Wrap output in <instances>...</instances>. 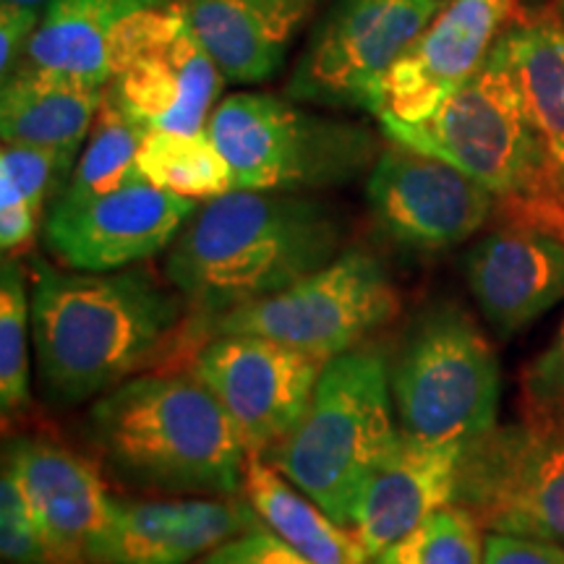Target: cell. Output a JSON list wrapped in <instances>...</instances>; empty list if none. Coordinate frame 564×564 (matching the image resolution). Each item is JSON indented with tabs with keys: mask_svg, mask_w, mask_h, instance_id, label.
I'll return each mask as SVG.
<instances>
[{
	"mask_svg": "<svg viewBox=\"0 0 564 564\" xmlns=\"http://www.w3.org/2000/svg\"><path fill=\"white\" fill-rule=\"evenodd\" d=\"M343 220L299 192L232 188L207 199L173 241L167 280L202 322L262 301L340 257Z\"/></svg>",
	"mask_w": 564,
	"mask_h": 564,
	"instance_id": "1",
	"label": "cell"
},
{
	"mask_svg": "<svg viewBox=\"0 0 564 564\" xmlns=\"http://www.w3.org/2000/svg\"><path fill=\"white\" fill-rule=\"evenodd\" d=\"M186 303L150 270L58 272L37 264L32 333L45 392L58 403L110 392L178 340Z\"/></svg>",
	"mask_w": 564,
	"mask_h": 564,
	"instance_id": "2",
	"label": "cell"
},
{
	"mask_svg": "<svg viewBox=\"0 0 564 564\" xmlns=\"http://www.w3.org/2000/svg\"><path fill=\"white\" fill-rule=\"evenodd\" d=\"M89 436L121 481L178 497H238L246 447L220 400L188 373H141L105 392Z\"/></svg>",
	"mask_w": 564,
	"mask_h": 564,
	"instance_id": "3",
	"label": "cell"
},
{
	"mask_svg": "<svg viewBox=\"0 0 564 564\" xmlns=\"http://www.w3.org/2000/svg\"><path fill=\"white\" fill-rule=\"evenodd\" d=\"M392 141L460 167L507 204L510 220L546 228L562 212L552 175L528 110L507 34L489 58L419 123L379 118Z\"/></svg>",
	"mask_w": 564,
	"mask_h": 564,
	"instance_id": "4",
	"label": "cell"
},
{
	"mask_svg": "<svg viewBox=\"0 0 564 564\" xmlns=\"http://www.w3.org/2000/svg\"><path fill=\"white\" fill-rule=\"evenodd\" d=\"M398 436L390 364L373 345H356L324 364L293 432L262 457L329 518L352 528L366 484Z\"/></svg>",
	"mask_w": 564,
	"mask_h": 564,
	"instance_id": "5",
	"label": "cell"
},
{
	"mask_svg": "<svg viewBox=\"0 0 564 564\" xmlns=\"http://www.w3.org/2000/svg\"><path fill=\"white\" fill-rule=\"evenodd\" d=\"M390 387L398 426L419 440L468 449L497 426V352L457 303H434L415 316L390 366Z\"/></svg>",
	"mask_w": 564,
	"mask_h": 564,
	"instance_id": "6",
	"label": "cell"
},
{
	"mask_svg": "<svg viewBox=\"0 0 564 564\" xmlns=\"http://www.w3.org/2000/svg\"><path fill=\"white\" fill-rule=\"evenodd\" d=\"M207 131L228 160L236 188L301 194L340 186L371 171L379 158L369 129L303 110L270 91L228 95L212 110Z\"/></svg>",
	"mask_w": 564,
	"mask_h": 564,
	"instance_id": "7",
	"label": "cell"
},
{
	"mask_svg": "<svg viewBox=\"0 0 564 564\" xmlns=\"http://www.w3.org/2000/svg\"><path fill=\"white\" fill-rule=\"evenodd\" d=\"M400 312V295L377 257L345 249L340 257L285 291L204 322L207 337L257 335L329 358L356 348Z\"/></svg>",
	"mask_w": 564,
	"mask_h": 564,
	"instance_id": "8",
	"label": "cell"
},
{
	"mask_svg": "<svg viewBox=\"0 0 564 564\" xmlns=\"http://www.w3.org/2000/svg\"><path fill=\"white\" fill-rule=\"evenodd\" d=\"M442 6V0H333L295 63L285 95L379 118L387 76Z\"/></svg>",
	"mask_w": 564,
	"mask_h": 564,
	"instance_id": "9",
	"label": "cell"
},
{
	"mask_svg": "<svg viewBox=\"0 0 564 564\" xmlns=\"http://www.w3.org/2000/svg\"><path fill=\"white\" fill-rule=\"evenodd\" d=\"M225 82L183 0L137 13L112 37L108 91L144 131H204Z\"/></svg>",
	"mask_w": 564,
	"mask_h": 564,
	"instance_id": "10",
	"label": "cell"
},
{
	"mask_svg": "<svg viewBox=\"0 0 564 564\" xmlns=\"http://www.w3.org/2000/svg\"><path fill=\"white\" fill-rule=\"evenodd\" d=\"M457 505L491 533L564 546V426L523 415L465 449Z\"/></svg>",
	"mask_w": 564,
	"mask_h": 564,
	"instance_id": "11",
	"label": "cell"
},
{
	"mask_svg": "<svg viewBox=\"0 0 564 564\" xmlns=\"http://www.w3.org/2000/svg\"><path fill=\"white\" fill-rule=\"evenodd\" d=\"M322 358L257 335H215L194 352L192 371L220 400L249 453L264 455L306 411Z\"/></svg>",
	"mask_w": 564,
	"mask_h": 564,
	"instance_id": "12",
	"label": "cell"
},
{
	"mask_svg": "<svg viewBox=\"0 0 564 564\" xmlns=\"http://www.w3.org/2000/svg\"><path fill=\"white\" fill-rule=\"evenodd\" d=\"M366 199L394 241L440 251L476 236L489 223L497 196L460 167L392 141L373 162Z\"/></svg>",
	"mask_w": 564,
	"mask_h": 564,
	"instance_id": "13",
	"label": "cell"
},
{
	"mask_svg": "<svg viewBox=\"0 0 564 564\" xmlns=\"http://www.w3.org/2000/svg\"><path fill=\"white\" fill-rule=\"evenodd\" d=\"M194 212V199L141 178L84 202L55 199L45 217V243L68 270L116 272L167 249Z\"/></svg>",
	"mask_w": 564,
	"mask_h": 564,
	"instance_id": "14",
	"label": "cell"
},
{
	"mask_svg": "<svg viewBox=\"0 0 564 564\" xmlns=\"http://www.w3.org/2000/svg\"><path fill=\"white\" fill-rule=\"evenodd\" d=\"M262 520L238 497L112 499L87 564H192Z\"/></svg>",
	"mask_w": 564,
	"mask_h": 564,
	"instance_id": "15",
	"label": "cell"
},
{
	"mask_svg": "<svg viewBox=\"0 0 564 564\" xmlns=\"http://www.w3.org/2000/svg\"><path fill=\"white\" fill-rule=\"evenodd\" d=\"M520 0H449L392 74L382 116L405 123L429 118L489 58ZM379 116V118H382Z\"/></svg>",
	"mask_w": 564,
	"mask_h": 564,
	"instance_id": "16",
	"label": "cell"
},
{
	"mask_svg": "<svg viewBox=\"0 0 564 564\" xmlns=\"http://www.w3.org/2000/svg\"><path fill=\"white\" fill-rule=\"evenodd\" d=\"M465 280L494 333H523L564 301V238L510 220L468 251Z\"/></svg>",
	"mask_w": 564,
	"mask_h": 564,
	"instance_id": "17",
	"label": "cell"
},
{
	"mask_svg": "<svg viewBox=\"0 0 564 564\" xmlns=\"http://www.w3.org/2000/svg\"><path fill=\"white\" fill-rule=\"evenodd\" d=\"M3 468L11 470L32 507L47 564H87V549L112 505L100 470L66 444L45 436L9 442Z\"/></svg>",
	"mask_w": 564,
	"mask_h": 564,
	"instance_id": "18",
	"label": "cell"
},
{
	"mask_svg": "<svg viewBox=\"0 0 564 564\" xmlns=\"http://www.w3.org/2000/svg\"><path fill=\"white\" fill-rule=\"evenodd\" d=\"M465 447L426 442L400 429L398 442L373 470L350 531L373 560L419 528L429 514L457 502Z\"/></svg>",
	"mask_w": 564,
	"mask_h": 564,
	"instance_id": "19",
	"label": "cell"
},
{
	"mask_svg": "<svg viewBox=\"0 0 564 564\" xmlns=\"http://www.w3.org/2000/svg\"><path fill=\"white\" fill-rule=\"evenodd\" d=\"M212 58L236 84L272 79L324 0H183Z\"/></svg>",
	"mask_w": 564,
	"mask_h": 564,
	"instance_id": "20",
	"label": "cell"
},
{
	"mask_svg": "<svg viewBox=\"0 0 564 564\" xmlns=\"http://www.w3.org/2000/svg\"><path fill=\"white\" fill-rule=\"evenodd\" d=\"M108 84L21 61L3 79L0 137L9 144L45 147L76 167Z\"/></svg>",
	"mask_w": 564,
	"mask_h": 564,
	"instance_id": "21",
	"label": "cell"
},
{
	"mask_svg": "<svg viewBox=\"0 0 564 564\" xmlns=\"http://www.w3.org/2000/svg\"><path fill=\"white\" fill-rule=\"evenodd\" d=\"M167 3L175 0H53L42 13L24 63L108 84L116 32L137 13Z\"/></svg>",
	"mask_w": 564,
	"mask_h": 564,
	"instance_id": "22",
	"label": "cell"
},
{
	"mask_svg": "<svg viewBox=\"0 0 564 564\" xmlns=\"http://www.w3.org/2000/svg\"><path fill=\"white\" fill-rule=\"evenodd\" d=\"M243 497L267 531L280 535L312 564H371L350 528L329 518L312 497L257 453L246 463Z\"/></svg>",
	"mask_w": 564,
	"mask_h": 564,
	"instance_id": "23",
	"label": "cell"
},
{
	"mask_svg": "<svg viewBox=\"0 0 564 564\" xmlns=\"http://www.w3.org/2000/svg\"><path fill=\"white\" fill-rule=\"evenodd\" d=\"M505 34L564 209V24L556 9H539Z\"/></svg>",
	"mask_w": 564,
	"mask_h": 564,
	"instance_id": "24",
	"label": "cell"
},
{
	"mask_svg": "<svg viewBox=\"0 0 564 564\" xmlns=\"http://www.w3.org/2000/svg\"><path fill=\"white\" fill-rule=\"evenodd\" d=\"M139 173L152 186L186 199H215L236 188L232 171L209 131H147L139 150Z\"/></svg>",
	"mask_w": 564,
	"mask_h": 564,
	"instance_id": "25",
	"label": "cell"
},
{
	"mask_svg": "<svg viewBox=\"0 0 564 564\" xmlns=\"http://www.w3.org/2000/svg\"><path fill=\"white\" fill-rule=\"evenodd\" d=\"M144 137L147 131L105 89L102 108L58 199L84 202L141 181L137 160Z\"/></svg>",
	"mask_w": 564,
	"mask_h": 564,
	"instance_id": "26",
	"label": "cell"
},
{
	"mask_svg": "<svg viewBox=\"0 0 564 564\" xmlns=\"http://www.w3.org/2000/svg\"><path fill=\"white\" fill-rule=\"evenodd\" d=\"M484 525L468 507L447 505L387 546L371 564H484Z\"/></svg>",
	"mask_w": 564,
	"mask_h": 564,
	"instance_id": "27",
	"label": "cell"
},
{
	"mask_svg": "<svg viewBox=\"0 0 564 564\" xmlns=\"http://www.w3.org/2000/svg\"><path fill=\"white\" fill-rule=\"evenodd\" d=\"M30 322L24 270L6 257L0 270V405L6 419L30 405Z\"/></svg>",
	"mask_w": 564,
	"mask_h": 564,
	"instance_id": "28",
	"label": "cell"
},
{
	"mask_svg": "<svg viewBox=\"0 0 564 564\" xmlns=\"http://www.w3.org/2000/svg\"><path fill=\"white\" fill-rule=\"evenodd\" d=\"M74 165L45 147L9 144L0 150V181H9L26 204L45 220L47 202H55L68 186Z\"/></svg>",
	"mask_w": 564,
	"mask_h": 564,
	"instance_id": "29",
	"label": "cell"
},
{
	"mask_svg": "<svg viewBox=\"0 0 564 564\" xmlns=\"http://www.w3.org/2000/svg\"><path fill=\"white\" fill-rule=\"evenodd\" d=\"M0 549L6 564H47V549L32 507L6 468L0 478Z\"/></svg>",
	"mask_w": 564,
	"mask_h": 564,
	"instance_id": "30",
	"label": "cell"
},
{
	"mask_svg": "<svg viewBox=\"0 0 564 564\" xmlns=\"http://www.w3.org/2000/svg\"><path fill=\"white\" fill-rule=\"evenodd\" d=\"M523 415L564 426V322L523 373Z\"/></svg>",
	"mask_w": 564,
	"mask_h": 564,
	"instance_id": "31",
	"label": "cell"
},
{
	"mask_svg": "<svg viewBox=\"0 0 564 564\" xmlns=\"http://www.w3.org/2000/svg\"><path fill=\"white\" fill-rule=\"evenodd\" d=\"M199 564H312L306 556H301L293 546H288L280 535H274L267 528L249 531L236 539L225 541L223 546L212 549L207 556H202Z\"/></svg>",
	"mask_w": 564,
	"mask_h": 564,
	"instance_id": "32",
	"label": "cell"
},
{
	"mask_svg": "<svg viewBox=\"0 0 564 564\" xmlns=\"http://www.w3.org/2000/svg\"><path fill=\"white\" fill-rule=\"evenodd\" d=\"M45 223L26 204L9 181H0V249L3 257L17 259L32 249L40 225Z\"/></svg>",
	"mask_w": 564,
	"mask_h": 564,
	"instance_id": "33",
	"label": "cell"
},
{
	"mask_svg": "<svg viewBox=\"0 0 564 564\" xmlns=\"http://www.w3.org/2000/svg\"><path fill=\"white\" fill-rule=\"evenodd\" d=\"M42 11L17 3H0V74L11 76L24 61L30 42L40 30Z\"/></svg>",
	"mask_w": 564,
	"mask_h": 564,
	"instance_id": "34",
	"label": "cell"
},
{
	"mask_svg": "<svg viewBox=\"0 0 564 564\" xmlns=\"http://www.w3.org/2000/svg\"><path fill=\"white\" fill-rule=\"evenodd\" d=\"M484 564H564V546L523 535H486Z\"/></svg>",
	"mask_w": 564,
	"mask_h": 564,
	"instance_id": "35",
	"label": "cell"
},
{
	"mask_svg": "<svg viewBox=\"0 0 564 564\" xmlns=\"http://www.w3.org/2000/svg\"><path fill=\"white\" fill-rule=\"evenodd\" d=\"M3 3H17V6H26V9H37L45 13L47 6L53 3V0H3Z\"/></svg>",
	"mask_w": 564,
	"mask_h": 564,
	"instance_id": "36",
	"label": "cell"
},
{
	"mask_svg": "<svg viewBox=\"0 0 564 564\" xmlns=\"http://www.w3.org/2000/svg\"><path fill=\"white\" fill-rule=\"evenodd\" d=\"M546 230H552V232H556V236H562V238H564V209L560 212V215L554 217L552 223L546 225Z\"/></svg>",
	"mask_w": 564,
	"mask_h": 564,
	"instance_id": "37",
	"label": "cell"
},
{
	"mask_svg": "<svg viewBox=\"0 0 564 564\" xmlns=\"http://www.w3.org/2000/svg\"><path fill=\"white\" fill-rule=\"evenodd\" d=\"M556 13H560L562 24H564V0H556Z\"/></svg>",
	"mask_w": 564,
	"mask_h": 564,
	"instance_id": "38",
	"label": "cell"
}]
</instances>
